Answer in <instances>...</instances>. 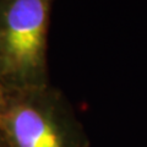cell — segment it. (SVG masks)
I'll return each instance as SVG.
<instances>
[{
	"label": "cell",
	"mask_w": 147,
	"mask_h": 147,
	"mask_svg": "<svg viewBox=\"0 0 147 147\" xmlns=\"http://www.w3.org/2000/svg\"><path fill=\"white\" fill-rule=\"evenodd\" d=\"M55 0H0V77L6 91L49 85L48 37Z\"/></svg>",
	"instance_id": "obj_2"
},
{
	"label": "cell",
	"mask_w": 147,
	"mask_h": 147,
	"mask_svg": "<svg viewBox=\"0 0 147 147\" xmlns=\"http://www.w3.org/2000/svg\"><path fill=\"white\" fill-rule=\"evenodd\" d=\"M5 92H6L5 86H4L3 80H1V77H0V105H1V103H3V99H4V96H5Z\"/></svg>",
	"instance_id": "obj_3"
},
{
	"label": "cell",
	"mask_w": 147,
	"mask_h": 147,
	"mask_svg": "<svg viewBox=\"0 0 147 147\" xmlns=\"http://www.w3.org/2000/svg\"><path fill=\"white\" fill-rule=\"evenodd\" d=\"M0 147H9L7 144H6V141L4 140V137H3L1 134H0Z\"/></svg>",
	"instance_id": "obj_4"
},
{
	"label": "cell",
	"mask_w": 147,
	"mask_h": 147,
	"mask_svg": "<svg viewBox=\"0 0 147 147\" xmlns=\"http://www.w3.org/2000/svg\"><path fill=\"white\" fill-rule=\"evenodd\" d=\"M0 134L9 147H88L70 102L52 85L6 91L0 105Z\"/></svg>",
	"instance_id": "obj_1"
}]
</instances>
